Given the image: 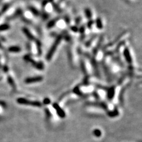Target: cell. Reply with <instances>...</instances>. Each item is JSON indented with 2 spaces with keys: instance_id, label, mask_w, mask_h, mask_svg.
I'll list each match as a JSON object with an SVG mask.
<instances>
[{
  "instance_id": "obj_10",
  "label": "cell",
  "mask_w": 142,
  "mask_h": 142,
  "mask_svg": "<svg viewBox=\"0 0 142 142\" xmlns=\"http://www.w3.org/2000/svg\"><path fill=\"white\" fill-rule=\"evenodd\" d=\"M92 24H93V22H92V21H91V22H89V23H88V26L89 27L90 26V27H91V26L92 25Z\"/></svg>"
},
{
  "instance_id": "obj_8",
  "label": "cell",
  "mask_w": 142,
  "mask_h": 142,
  "mask_svg": "<svg viewBox=\"0 0 142 142\" xmlns=\"http://www.w3.org/2000/svg\"><path fill=\"white\" fill-rule=\"evenodd\" d=\"M56 20L51 21V22H50L49 23L48 27H49V28H50V27L54 26V25L55 24V23H56Z\"/></svg>"
},
{
  "instance_id": "obj_3",
  "label": "cell",
  "mask_w": 142,
  "mask_h": 142,
  "mask_svg": "<svg viewBox=\"0 0 142 142\" xmlns=\"http://www.w3.org/2000/svg\"><path fill=\"white\" fill-rule=\"evenodd\" d=\"M43 78L42 77H34V78H29L26 79V83H33V82H40L42 80Z\"/></svg>"
},
{
  "instance_id": "obj_4",
  "label": "cell",
  "mask_w": 142,
  "mask_h": 142,
  "mask_svg": "<svg viewBox=\"0 0 142 142\" xmlns=\"http://www.w3.org/2000/svg\"><path fill=\"white\" fill-rule=\"evenodd\" d=\"M96 24H97V27H98V29H102L103 26L102 24V22H101V18H98L96 20Z\"/></svg>"
},
{
  "instance_id": "obj_9",
  "label": "cell",
  "mask_w": 142,
  "mask_h": 142,
  "mask_svg": "<svg viewBox=\"0 0 142 142\" xmlns=\"http://www.w3.org/2000/svg\"><path fill=\"white\" fill-rule=\"evenodd\" d=\"M8 28V26L4 24V25H3V26H1V27H0V30H6Z\"/></svg>"
},
{
  "instance_id": "obj_6",
  "label": "cell",
  "mask_w": 142,
  "mask_h": 142,
  "mask_svg": "<svg viewBox=\"0 0 142 142\" xmlns=\"http://www.w3.org/2000/svg\"><path fill=\"white\" fill-rule=\"evenodd\" d=\"M10 51L12 52H17L20 50V49L18 47H12L9 49Z\"/></svg>"
},
{
  "instance_id": "obj_1",
  "label": "cell",
  "mask_w": 142,
  "mask_h": 142,
  "mask_svg": "<svg viewBox=\"0 0 142 142\" xmlns=\"http://www.w3.org/2000/svg\"><path fill=\"white\" fill-rule=\"evenodd\" d=\"M62 39V36H59L57 38L56 40H55V42H54V43L53 44L52 46L50 48V49L49 50V51L48 53L46 55V59L48 60H50V59H52L53 55H54L55 51H56L57 48H58V46H59V43H60V42L61 41V40Z\"/></svg>"
},
{
  "instance_id": "obj_2",
  "label": "cell",
  "mask_w": 142,
  "mask_h": 142,
  "mask_svg": "<svg viewBox=\"0 0 142 142\" xmlns=\"http://www.w3.org/2000/svg\"><path fill=\"white\" fill-rule=\"evenodd\" d=\"M123 54L127 62L129 63H131V62H132V59H131L130 53L128 49H125V50H124Z\"/></svg>"
},
{
  "instance_id": "obj_5",
  "label": "cell",
  "mask_w": 142,
  "mask_h": 142,
  "mask_svg": "<svg viewBox=\"0 0 142 142\" xmlns=\"http://www.w3.org/2000/svg\"><path fill=\"white\" fill-rule=\"evenodd\" d=\"M85 12L86 17L88 18H91V17H92V13H91V11L90 9L86 8V9L85 10Z\"/></svg>"
},
{
  "instance_id": "obj_7",
  "label": "cell",
  "mask_w": 142,
  "mask_h": 142,
  "mask_svg": "<svg viewBox=\"0 0 142 142\" xmlns=\"http://www.w3.org/2000/svg\"><path fill=\"white\" fill-rule=\"evenodd\" d=\"M24 31H25V32H26V35L30 38V39H34V37H33V36L31 35L30 33L28 30H24Z\"/></svg>"
}]
</instances>
